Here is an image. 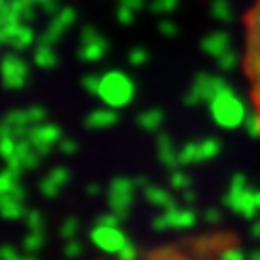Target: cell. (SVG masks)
I'll list each match as a JSON object with an SVG mask.
<instances>
[{
  "label": "cell",
  "instance_id": "cell-20",
  "mask_svg": "<svg viewBox=\"0 0 260 260\" xmlns=\"http://www.w3.org/2000/svg\"><path fill=\"white\" fill-rule=\"evenodd\" d=\"M128 59H130V63H133V65H139V63H143V61H145V52H143V50H139V48H135V50L130 52Z\"/></svg>",
  "mask_w": 260,
  "mask_h": 260
},
{
  "label": "cell",
  "instance_id": "cell-17",
  "mask_svg": "<svg viewBox=\"0 0 260 260\" xmlns=\"http://www.w3.org/2000/svg\"><path fill=\"white\" fill-rule=\"evenodd\" d=\"M76 230H78V223L74 221V219H70V221L63 223V230H61V232H63V237L68 239V237H74Z\"/></svg>",
  "mask_w": 260,
  "mask_h": 260
},
{
  "label": "cell",
  "instance_id": "cell-13",
  "mask_svg": "<svg viewBox=\"0 0 260 260\" xmlns=\"http://www.w3.org/2000/svg\"><path fill=\"white\" fill-rule=\"evenodd\" d=\"M28 228H30V232H42L44 230V219L39 213H30L28 215Z\"/></svg>",
  "mask_w": 260,
  "mask_h": 260
},
{
  "label": "cell",
  "instance_id": "cell-10",
  "mask_svg": "<svg viewBox=\"0 0 260 260\" xmlns=\"http://www.w3.org/2000/svg\"><path fill=\"white\" fill-rule=\"evenodd\" d=\"M65 182H68V172H65V169H56V172H52L42 182V189H44L46 195H56Z\"/></svg>",
  "mask_w": 260,
  "mask_h": 260
},
{
  "label": "cell",
  "instance_id": "cell-11",
  "mask_svg": "<svg viewBox=\"0 0 260 260\" xmlns=\"http://www.w3.org/2000/svg\"><path fill=\"white\" fill-rule=\"evenodd\" d=\"M0 215L7 217V219H18L24 215V210H22V204L15 198H5V200H0Z\"/></svg>",
  "mask_w": 260,
  "mask_h": 260
},
{
  "label": "cell",
  "instance_id": "cell-22",
  "mask_svg": "<svg viewBox=\"0 0 260 260\" xmlns=\"http://www.w3.org/2000/svg\"><path fill=\"white\" fill-rule=\"evenodd\" d=\"M119 7L124 9H130V11H137L141 7V0H119Z\"/></svg>",
  "mask_w": 260,
  "mask_h": 260
},
{
  "label": "cell",
  "instance_id": "cell-5",
  "mask_svg": "<svg viewBox=\"0 0 260 260\" xmlns=\"http://www.w3.org/2000/svg\"><path fill=\"white\" fill-rule=\"evenodd\" d=\"M107 54V42L98 35V30L85 28L83 30V44H80V59L98 61Z\"/></svg>",
  "mask_w": 260,
  "mask_h": 260
},
{
  "label": "cell",
  "instance_id": "cell-14",
  "mask_svg": "<svg viewBox=\"0 0 260 260\" xmlns=\"http://www.w3.org/2000/svg\"><path fill=\"white\" fill-rule=\"evenodd\" d=\"M42 243H44L42 232H35V234H30V237L26 239V249L28 251H35V249L42 247Z\"/></svg>",
  "mask_w": 260,
  "mask_h": 260
},
{
  "label": "cell",
  "instance_id": "cell-12",
  "mask_svg": "<svg viewBox=\"0 0 260 260\" xmlns=\"http://www.w3.org/2000/svg\"><path fill=\"white\" fill-rule=\"evenodd\" d=\"M35 63L39 65V68H52V65L56 63V56H54V50L50 48V44H42L35 50Z\"/></svg>",
  "mask_w": 260,
  "mask_h": 260
},
{
  "label": "cell",
  "instance_id": "cell-24",
  "mask_svg": "<svg viewBox=\"0 0 260 260\" xmlns=\"http://www.w3.org/2000/svg\"><path fill=\"white\" fill-rule=\"evenodd\" d=\"M89 193H91V195H98V193H100V186H98V184H91V186H89Z\"/></svg>",
  "mask_w": 260,
  "mask_h": 260
},
{
  "label": "cell",
  "instance_id": "cell-6",
  "mask_svg": "<svg viewBox=\"0 0 260 260\" xmlns=\"http://www.w3.org/2000/svg\"><path fill=\"white\" fill-rule=\"evenodd\" d=\"M72 22H74V11H72V9H61V11H56L54 18H52V22L48 24L46 30H44L42 42H44V44H54V42H59L63 32L72 26Z\"/></svg>",
  "mask_w": 260,
  "mask_h": 260
},
{
  "label": "cell",
  "instance_id": "cell-19",
  "mask_svg": "<svg viewBox=\"0 0 260 260\" xmlns=\"http://www.w3.org/2000/svg\"><path fill=\"white\" fill-rule=\"evenodd\" d=\"M65 254H68L70 258H76L80 254V243L78 241H70L68 245H65Z\"/></svg>",
  "mask_w": 260,
  "mask_h": 260
},
{
  "label": "cell",
  "instance_id": "cell-21",
  "mask_svg": "<svg viewBox=\"0 0 260 260\" xmlns=\"http://www.w3.org/2000/svg\"><path fill=\"white\" fill-rule=\"evenodd\" d=\"M139 124L143 128H154V126H158V121H154V113H145V115H141Z\"/></svg>",
  "mask_w": 260,
  "mask_h": 260
},
{
  "label": "cell",
  "instance_id": "cell-3",
  "mask_svg": "<svg viewBox=\"0 0 260 260\" xmlns=\"http://www.w3.org/2000/svg\"><path fill=\"white\" fill-rule=\"evenodd\" d=\"M93 241H95V245L100 247V249H107V251H117L126 245V237L121 234L119 230H115L113 228V223H107L104 225L100 221V225L93 230Z\"/></svg>",
  "mask_w": 260,
  "mask_h": 260
},
{
  "label": "cell",
  "instance_id": "cell-18",
  "mask_svg": "<svg viewBox=\"0 0 260 260\" xmlns=\"http://www.w3.org/2000/svg\"><path fill=\"white\" fill-rule=\"evenodd\" d=\"M32 5H35V7H42V9L48 11V13L56 11V0H32Z\"/></svg>",
  "mask_w": 260,
  "mask_h": 260
},
{
  "label": "cell",
  "instance_id": "cell-4",
  "mask_svg": "<svg viewBox=\"0 0 260 260\" xmlns=\"http://www.w3.org/2000/svg\"><path fill=\"white\" fill-rule=\"evenodd\" d=\"M133 193H135V184L126 180V178H117L111 186V193H109V200H111V206L115 208L117 215H126L128 213V206L133 202Z\"/></svg>",
  "mask_w": 260,
  "mask_h": 260
},
{
  "label": "cell",
  "instance_id": "cell-9",
  "mask_svg": "<svg viewBox=\"0 0 260 260\" xmlns=\"http://www.w3.org/2000/svg\"><path fill=\"white\" fill-rule=\"evenodd\" d=\"M117 121V113L111 111V109H100V111H93L91 115L87 117V126L89 128H109Z\"/></svg>",
  "mask_w": 260,
  "mask_h": 260
},
{
  "label": "cell",
  "instance_id": "cell-23",
  "mask_svg": "<svg viewBox=\"0 0 260 260\" xmlns=\"http://www.w3.org/2000/svg\"><path fill=\"white\" fill-rule=\"evenodd\" d=\"M61 148H63L65 154H68V152H76V143H74V141H63Z\"/></svg>",
  "mask_w": 260,
  "mask_h": 260
},
{
  "label": "cell",
  "instance_id": "cell-8",
  "mask_svg": "<svg viewBox=\"0 0 260 260\" xmlns=\"http://www.w3.org/2000/svg\"><path fill=\"white\" fill-rule=\"evenodd\" d=\"M3 80H5V85L7 87H22L24 85V80H26V65H24L18 56H5V61H3Z\"/></svg>",
  "mask_w": 260,
  "mask_h": 260
},
{
  "label": "cell",
  "instance_id": "cell-2",
  "mask_svg": "<svg viewBox=\"0 0 260 260\" xmlns=\"http://www.w3.org/2000/svg\"><path fill=\"white\" fill-rule=\"evenodd\" d=\"M98 95H100L109 107H124L130 100V95H133V83L128 80V76L113 72V74L104 76L100 80V91H98Z\"/></svg>",
  "mask_w": 260,
  "mask_h": 260
},
{
  "label": "cell",
  "instance_id": "cell-1",
  "mask_svg": "<svg viewBox=\"0 0 260 260\" xmlns=\"http://www.w3.org/2000/svg\"><path fill=\"white\" fill-rule=\"evenodd\" d=\"M243 70L249 85L254 126L260 133V0L249 7L245 15V42H243Z\"/></svg>",
  "mask_w": 260,
  "mask_h": 260
},
{
  "label": "cell",
  "instance_id": "cell-16",
  "mask_svg": "<svg viewBox=\"0 0 260 260\" xmlns=\"http://www.w3.org/2000/svg\"><path fill=\"white\" fill-rule=\"evenodd\" d=\"M100 80H102V78L87 76V78L83 80V85H85V89H89V91H91V93H98V91H100Z\"/></svg>",
  "mask_w": 260,
  "mask_h": 260
},
{
  "label": "cell",
  "instance_id": "cell-7",
  "mask_svg": "<svg viewBox=\"0 0 260 260\" xmlns=\"http://www.w3.org/2000/svg\"><path fill=\"white\" fill-rule=\"evenodd\" d=\"M28 137H30V145H32V148H35L39 154H46L56 141H59L61 133H59V128H56V126L44 124V126H37L35 130H30Z\"/></svg>",
  "mask_w": 260,
  "mask_h": 260
},
{
  "label": "cell",
  "instance_id": "cell-15",
  "mask_svg": "<svg viewBox=\"0 0 260 260\" xmlns=\"http://www.w3.org/2000/svg\"><path fill=\"white\" fill-rule=\"evenodd\" d=\"M117 256H119V260H135L137 258V249L130 245V243H126V245L117 251Z\"/></svg>",
  "mask_w": 260,
  "mask_h": 260
}]
</instances>
